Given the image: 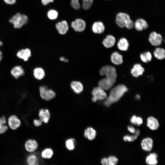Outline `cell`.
<instances>
[{
  "label": "cell",
  "instance_id": "cell-21",
  "mask_svg": "<svg viewBox=\"0 0 165 165\" xmlns=\"http://www.w3.org/2000/svg\"><path fill=\"white\" fill-rule=\"evenodd\" d=\"M147 126L150 129L155 130L158 128L159 123L156 118L153 117H150L147 119Z\"/></svg>",
  "mask_w": 165,
  "mask_h": 165
},
{
  "label": "cell",
  "instance_id": "cell-38",
  "mask_svg": "<svg viewBox=\"0 0 165 165\" xmlns=\"http://www.w3.org/2000/svg\"><path fill=\"white\" fill-rule=\"evenodd\" d=\"M42 122L40 119H35L33 121V123L36 127H39L42 124Z\"/></svg>",
  "mask_w": 165,
  "mask_h": 165
},
{
  "label": "cell",
  "instance_id": "cell-25",
  "mask_svg": "<svg viewBox=\"0 0 165 165\" xmlns=\"http://www.w3.org/2000/svg\"><path fill=\"white\" fill-rule=\"evenodd\" d=\"M111 60L112 63L115 64H120L123 62V57L118 52H115L111 55Z\"/></svg>",
  "mask_w": 165,
  "mask_h": 165
},
{
  "label": "cell",
  "instance_id": "cell-32",
  "mask_svg": "<svg viewBox=\"0 0 165 165\" xmlns=\"http://www.w3.org/2000/svg\"><path fill=\"white\" fill-rule=\"evenodd\" d=\"M65 144L66 148L68 150H73L75 147V140L72 138H69L66 141Z\"/></svg>",
  "mask_w": 165,
  "mask_h": 165
},
{
  "label": "cell",
  "instance_id": "cell-11",
  "mask_svg": "<svg viewBox=\"0 0 165 165\" xmlns=\"http://www.w3.org/2000/svg\"><path fill=\"white\" fill-rule=\"evenodd\" d=\"M8 124L9 127L13 130H16L21 124V121L15 115L11 116L8 119Z\"/></svg>",
  "mask_w": 165,
  "mask_h": 165
},
{
  "label": "cell",
  "instance_id": "cell-18",
  "mask_svg": "<svg viewBox=\"0 0 165 165\" xmlns=\"http://www.w3.org/2000/svg\"><path fill=\"white\" fill-rule=\"evenodd\" d=\"M70 86L73 91L77 94L80 93L83 90V86L79 81H75L72 82Z\"/></svg>",
  "mask_w": 165,
  "mask_h": 165
},
{
  "label": "cell",
  "instance_id": "cell-33",
  "mask_svg": "<svg viewBox=\"0 0 165 165\" xmlns=\"http://www.w3.org/2000/svg\"><path fill=\"white\" fill-rule=\"evenodd\" d=\"M6 122V119L4 116L0 118V134L3 133L8 129V127L5 125Z\"/></svg>",
  "mask_w": 165,
  "mask_h": 165
},
{
  "label": "cell",
  "instance_id": "cell-24",
  "mask_svg": "<svg viewBox=\"0 0 165 165\" xmlns=\"http://www.w3.org/2000/svg\"><path fill=\"white\" fill-rule=\"evenodd\" d=\"M115 42V39L114 36L110 35H107L104 39L102 43L104 46L107 48L113 46Z\"/></svg>",
  "mask_w": 165,
  "mask_h": 165
},
{
  "label": "cell",
  "instance_id": "cell-35",
  "mask_svg": "<svg viewBox=\"0 0 165 165\" xmlns=\"http://www.w3.org/2000/svg\"><path fill=\"white\" fill-rule=\"evenodd\" d=\"M58 15L57 12L54 10H51L49 11L47 13L48 17L51 20L56 19Z\"/></svg>",
  "mask_w": 165,
  "mask_h": 165
},
{
  "label": "cell",
  "instance_id": "cell-26",
  "mask_svg": "<svg viewBox=\"0 0 165 165\" xmlns=\"http://www.w3.org/2000/svg\"><path fill=\"white\" fill-rule=\"evenodd\" d=\"M158 156L155 153L150 154L146 157V162L148 165H156L158 163Z\"/></svg>",
  "mask_w": 165,
  "mask_h": 165
},
{
  "label": "cell",
  "instance_id": "cell-40",
  "mask_svg": "<svg viewBox=\"0 0 165 165\" xmlns=\"http://www.w3.org/2000/svg\"><path fill=\"white\" fill-rule=\"evenodd\" d=\"M101 163L102 165H108L107 159L106 158H103L101 161Z\"/></svg>",
  "mask_w": 165,
  "mask_h": 165
},
{
  "label": "cell",
  "instance_id": "cell-13",
  "mask_svg": "<svg viewBox=\"0 0 165 165\" xmlns=\"http://www.w3.org/2000/svg\"><path fill=\"white\" fill-rule=\"evenodd\" d=\"M31 55V51L28 48L21 50L16 54V56L18 58L23 60L24 61H28Z\"/></svg>",
  "mask_w": 165,
  "mask_h": 165
},
{
  "label": "cell",
  "instance_id": "cell-16",
  "mask_svg": "<svg viewBox=\"0 0 165 165\" xmlns=\"http://www.w3.org/2000/svg\"><path fill=\"white\" fill-rule=\"evenodd\" d=\"M144 71V68L141 64H135L131 71L132 75L135 77H138L139 75H142Z\"/></svg>",
  "mask_w": 165,
  "mask_h": 165
},
{
  "label": "cell",
  "instance_id": "cell-17",
  "mask_svg": "<svg viewBox=\"0 0 165 165\" xmlns=\"http://www.w3.org/2000/svg\"><path fill=\"white\" fill-rule=\"evenodd\" d=\"M136 29L138 31H141L143 29L147 28L148 26L147 22L143 19H139L137 20L134 24Z\"/></svg>",
  "mask_w": 165,
  "mask_h": 165
},
{
  "label": "cell",
  "instance_id": "cell-20",
  "mask_svg": "<svg viewBox=\"0 0 165 165\" xmlns=\"http://www.w3.org/2000/svg\"><path fill=\"white\" fill-rule=\"evenodd\" d=\"M105 27L101 22L98 21L95 22L94 23L92 27L93 32L97 34H100L104 32Z\"/></svg>",
  "mask_w": 165,
  "mask_h": 165
},
{
  "label": "cell",
  "instance_id": "cell-12",
  "mask_svg": "<svg viewBox=\"0 0 165 165\" xmlns=\"http://www.w3.org/2000/svg\"><path fill=\"white\" fill-rule=\"evenodd\" d=\"M56 27L59 33L61 35L65 34L68 29V23L65 20L58 22L56 24Z\"/></svg>",
  "mask_w": 165,
  "mask_h": 165
},
{
  "label": "cell",
  "instance_id": "cell-37",
  "mask_svg": "<svg viewBox=\"0 0 165 165\" xmlns=\"http://www.w3.org/2000/svg\"><path fill=\"white\" fill-rule=\"evenodd\" d=\"M134 26L133 21L130 19L126 24L125 27L128 29L132 28Z\"/></svg>",
  "mask_w": 165,
  "mask_h": 165
},
{
  "label": "cell",
  "instance_id": "cell-45",
  "mask_svg": "<svg viewBox=\"0 0 165 165\" xmlns=\"http://www.w3.org/2000/svg\"><path fill=\"white\" fill-rule=\"evenodd\" d=\"M60 60L62 61L67 62L68 61V60L65 59L64 57H61L60 58Z\"/></svg>",
  "mask_w": 165,
  "mask_h": 165
},
{
  "label": "cell",
  "instance_id": "cell-36",
  "mask_svg": "<svg viewBox=\"0 0 165 165\" xmlns=\"http://www.w3.org/2000/svg\"><path fill=\"white\" fill-rule=\"evenodd\" d=\"M108 165H116L118 160L115 156H111L107 158Z\"/></svg>",
  "mask_w": 165,
  "mask_h": 165
},
{
  "label": "cell",
  "instance_id": "cell-7",
  "mask_svg": "<svg viewBox=\"0 0 165 165\" xmlns=\"http://www.w3.org/2000/svg\"><path fill=\"white\" fill-rule=\"evenodd\" d=\"M82 0V8L86 10L89 9L90 7L93 2V0ZM79 0H71V5L75 9H78L80 8V5L79 2Z\"/></svg>",
  "mask_w": 165,
  "mask_h": 165
},
{
  "label": "cell",
  "instance_id": "cell-19",
  "mask_svg": "<svg viewBox=\"0 0 165 165\" xmlns=\"http://www.w3.org/2000/svg\"><path fill=\"white\" fill-rule=\"evenodd\" d=\"M96 132L93 128L89 127L85 130L84 137L89 140H92L95 138Z\"/></svg>",
  "mask_w": 165,
  "mask_h": 165
},
{
  "label": "cell",
  "instance_id": "cell-22",
  "mask_svg": "<svg viewBox=\"0 0 165 165\" xmlns=\"http://www.w3.org/2000/svg\"><path fill=\"white\" fill-rule=\"evenodd\" d=\"M11 75L16 79H17L24 74V70L20 66H16L13 68L11 71Z\"/></svg>",
  "mask_w": 165,
  "mask_h": 165
},
{
  "label": "cell",
  "instance_id": "cell-29",
  "mask_svg": "<svg viewBox=\"0 0 165 165\" xmlns=\"http://www.w3.org/2000/svg\"><path fill=\"white\" fill-rule=\"evenodd\" d=\"M53 154V150L50 148H47L44 149L41 153V157L45 159H50Z\"/></svg>",
  "mask_w": 165,
  "mask_h": 165
},
{
  "label": "cell",
  "instance_id": "cell-23",
  "mask_svg": "<svg viewBox=\"0 0 165 165\" xmlns=\"http://www.w3.org/2000/svg\"><path fill=\"white\" fill-rule=\"evenodd\" d=\"M26 162L28 165H40L38 158L33 154H30L27 157Z\"/></svg>",
  "mask_w": 165,
  "mask_h": 165
},
{
  "label": "cell",
  "instance_id": "cell-2",
  "mask_svg": "<svg viewBox=\"0 0 165 165\" xmlns=\"http://www.w3.org/2000/svg\"><path fill=\"white\" fill-rule=\"evenodd\" d=\"M128 90L126 86L123 84L118 85L111 90L109 96L104 102L105 105L108 107L119 99Z\"/></svg>",
  "mask_w": 165,
  "mask_h": 165
},
{
  "label": "cell",
  "instance_id": "cell-8",
  "mask_svg": "<svg viewBox=\"0 0 165 165\" xmlns=\"http://www.w3.org/2000/svg\"><path fill=\"white\" fill-rule=\"evenodd\" d=\"M86 23L83 20L76 19L71 23V27L76 31L82 32L83 31L86 27Z\"/></svg>",
  "mask_w": 165,
  "mask_h": 165
},
{
  "label": "cell",
  "instance_id": "cell-28",
  "mask_svg": "<svg viewBox=\"0 0 165 165\" xmlns=\"http://www.w3.org/2000/svg\"><path fill=\"white\" fill-rule=\"evenodd\" d=\"M118 47L119 49L122 51H126L129 46V43L127 40L125 38L120 39L117 44Z\"/></svg>",
  "mask_w": 165,
  "mask_h": 165
},
{
  "label": "cell",
  "instance_id": "cell-5",
  "mask_svg": "<svg viewBox=\"0 0 165 165\" xmlns=\"http://www.w3.org/2000/svg\"><path fill=\"white\" fill-rule=\"evenodd\" d=\"M39 92L41 97L47 101L53 99L56 96L54 91L48 89L46 86H41L39 88Z\"/></svg>",
  "mask_w": 165,
  "mask_h": 165
},
{
  "label": "cell",
  "instance_id": "cell-39",
  "mask_svg": "<svg viewBox=\"0 0 165 165\" xmlns=\"http://www.w3.org/2000/svg\"><path fill=\"white\" fill-rule=\"evenodd\" d=\"M136 122V125L139 126L142 123V119L141 117H137Z\"/></svg>",
  "mask_w": 165,
  "mask_h": 165
},
{
  "label": "cell",
  "instance_id": "cell-46",
  "mask_svg": "<svg viewBox=\"0 0 165 165\" xmlns=\"http://www.w3.org/2000/svg\"><path fill=\"white\" fill-rule=\"evenodd\" d=\"M2 57V52L0 50V62L1 61Z\"/></svg>",
  "mask_w": 165,
  "mask_h": 165
},
{
  "label": "cell",
  "instance_id": "cell-10",
  "mask_svg": "<svg viewBox=\"0 0 165 165\" xmlns=\"http://www.w3.org/2000/svg\"><path fill=\"white\" fill-rule=\"evenodd\" d=\"M38 145L37 142L33 139H29L25 143L24 147L27 151L29 152H34L37 149Z\"/></svg>",
  "mask_w": 165,
  "mask_h": 165
},
{
  "label": "cell",
  "instance_id": "cell-47",
  "mask_svg": "<svg viewBox=\"0 0 165 165\" xmlns=\"http://www.w3.org/2000/svg\"><path fill=\"white\" fill-rule=\"evenodd\" d=\"M136 98L137 99H140V96L139 95H137L136 96Z\"/></svg>",
  "mask_w": 165,
  "mask_h": 165
},
{
  "label": "cell",
  "instance_id": "cell-1",
  "mask_svg": "<svg viewBox=\"0 0 165 165\" xmlns=\"http://www.w3.org/2000/svg\"><path fill=\"white\" fill-rule=\"evenodd\" d=\"M100 74L101 75H105L106 77L99 81L98 86L104 90H109L116 80L117 74L116 69L112 66H105L100 70Z\"/></svg>",
  "mask_w": 165,
  "mask_h": 165
},
{
  "label": "cell",
  "instance_id": "cell-15",
  "mask_svg": "<svg viewBox=\"0 0 165 165\" xmlns=\"http://www.w3.org/2000/svg\"><path fill=\"white\" fill-rule=\"evenodd\" d=\"M39 116L40 119L42 122L47 123L49 120L50 113L47 109H42L39 111Z\"/></svg>",
  "mask_w": 165,
  "mask_h": 165
},
{
  "label": "cell",
  "instance_id": "cell-9",
  "mask_svg": "<svg viewBox=\"0 0 165 165\" xmlns=\"http://www.w3.org/2000/svg\"><path fill=\"white\" fill-rule=\"evenodd\" d=\"M162 41L161 35L155 32H152L149 35V41L153 46H158L161 45Z\"/></svg>",
  "mask_w": 165,
  "mask_h": 165
},
{
  "label": "cell",
  "instance_id": "cell-4",
  "mask_svg": "<svg viewBox=\"0 0 165 165\" xmlns=\"http://www.w3.org/2000/svg\"><path fill=\"white\" fill-rule=\"evenodd\" d=\"M93 97L92 100L95 102L97 100H102L106 99L107 95L105 90L99 86L94 88L92 91Z\"/></svg>",
  "mask_w": 165,
  "mask_h": 165
},
{
  "label": "cell",
  "instance_id": "cell-27",
  "mask_svg": "<svg viewBox=\"0 0 165 165\" xmlns=\"http://www.w3.org/2000/svg\"><path fill=\"white\" fill-rule=\"evenodd\" d=\"M33 75L38 80L42 79L45 76L44 70L40 67L35 68L33 71Z\"/></svg>",
  "mask_w": 165,
  "mask_h": 165
},
{
  "label": "cell",
  "instance_id": "cell-6",
  "mask_svg": "<svg viewBox=\"0 0 165 165\" xmlns=\"http://www.w3.org/2000/svg\"><path fill=\"white\" fill-rule=\"evenodd\" d=\"M130 19L128 14L120 12L117 15L116 22L119 27L123 28L125 27L126 24Z\"/></svg>",
  "mask_w": 165,
  "mask_h": 165
},
{
  "label": "cell",
  "instance_id": "cell-42",
  "mask_svg": "<svg viewBox=\"0 0 165 165\" xmlns=\"http://www.w3.org/2000/svg\"><path fill=\"white\" fill-rule=\"evenodd\" d=\"M127 129L129 132L133 134L135 133L136 130L133 127L130 126L128 127Z\"/></svg>",
  "mask_w": 165,
  "mask_h": 165
},
{
  "label": "cell",
  "instance_id": "cell-43",
  "mask_svg": "<svg viewBox=\"0 0 165 165\" xmlns=\"http://www.w3.org/2000/svg\"><path fill=\"white\" fill-rule=\"evenodd\" d=\"M54 0H42L41 2L44 5H46L51 2H53Z\"/></svg>",
  "mask_w": 165,
  "mask_h": 165
},
{
  "label": "cell",
  "instance_id": "cell-14",
  "mask_svg": "<svg viewBox=\"0 0 165 165\" xmlns=\"http://www.w3.org/2000/svg\"><path fill=\"white\" fill-rule=\"evenodd\" d=\"M153 141L149 138L143 139L141 142V147L143 150L146 151H150L153 147Z\"/></svg>",
  "mask_w": 165,
  "mask_h": 165
},
{
  "label": "cell",
  "instance_id": "cell-3",
  "mask_svg": "<svg viewBox=\"0 0 165 165\" xmlns=\"http://www.w3.org/2000/svg\"><path fill=\"white\" fill-rule=\"evenodd\" d=\"M28 21L27 16L25 15H21L19 13L16 14L9 20V22L13 24L14 27L15 28H21Z\"/></svg>",
  "mask_w": 165,
  "mask_h": 165
},
{
  "label": "cell",
  "instance_id": "cell-30",
  "mask_svg": "<svg viewBox=\"0 0 165 165\" xmlns=\"http://www.w3.org/2000/svg\"><path fill=\"white\" fill-rule=\"evenodd\" d=\"M155 57L158 59H163L165 57V51L163 48H158L156 49L154 53Z\"/></svg>",
  "mask_w": 165,
  "mask_h": 165
},
{
  "label": "cell",
  "instance_id": "cell-34",
  "mask_svg": "<svg viewBox=\"0 0 165 165\" xmlns=\"http://www.w3.org/2000/svg\"><path fill=\"white\" fill-rule=\"evenodd\" d=\"M140 57L143 62L146 63L151 60L152 56L150 52H147L141 53Z\"/></svg>",
  "mask_w": 165,
  "mask_h": 165
},
{
  "label": "cell",
  "instance_id": "cell-31",
  "mask_svg": "<svg viewBox=\"0 0 165 165\" xmlns=\"http://www.w3.org/2000/svg\"><path fill=\"white\" fill-rule=\"evenodd\" d=\"M140 133L139 130H137L133 135H126L123 137V140L125 141H133L137 139Z\"/></svg>",
  "mask_w": 165,
  "mask_h": 165
},
{
  "label": "cell",
  "instance_id": "cell-41",
  "mask_svg": "<svg viewBox=\"0 0 165 165\" xmlns=\"http://www.w3.org/2000/svg\"><path fill=\"white\" fill-rule=\"evenodd\" d=\"M136 118L137 116H136L134 115L131 117L130 120L131 123L136 125Z\"/></svg>",
  "mask_w": 165,
  "mask_h": 165
},
{
  "label": "cell",
  "instance_id": "cell-48",
  "mask_svg": "<svg viewBox=\"0 0 165 165\" xmlns=\"http://www.w3.org/2000/svg\"><path fill=\"white\" fill-rule=\"evenodd\" d=\"M2 45H3L2 42L1 41H0V46H2Z\"/></svg>",
  "mask_w": 165,
  "mask_h": 165
},
{
  "label": "cell",
  "instance_id": "cell-44",
  "mask_svg": "<svg viewBox=\"0 0 165 165\" xmlns=\"http://www.w3.org/2000/svg\"><path fill=\"white\" fill-rule=\"evenodd\" d=\"M6 3L9 4H13L16 2V0H4Z\"/></svg>",
  "mask_w": 165,
  "mask_h": 165
}]
</instances>
